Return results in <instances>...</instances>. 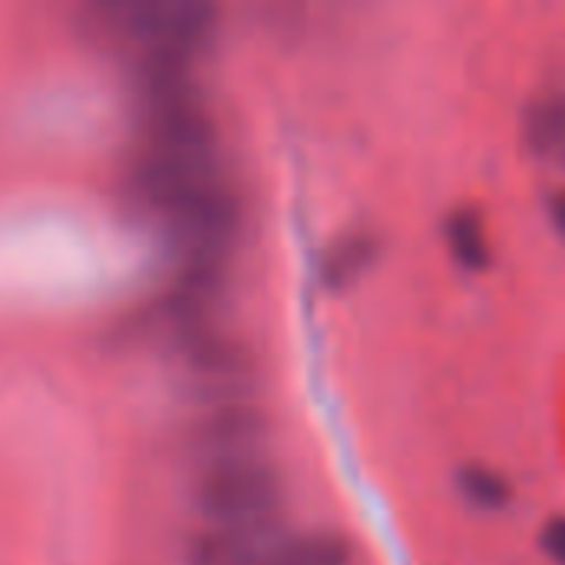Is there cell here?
Listing matches in <instances>:
<instances>
[{
    "label": "cell",
    "mask_w": 565,
    "mask_h": 565,
    "mask_svg": "<svg viewBox=\"0 0 565 565\" xmlns=\"http://www.w3.org/2000/svg\"><path fill=\"white\" fill-rule=\"evenodd\" d=\"M122 192L172 238L179 252H222L232 255L245 222L248 202L238 182L225 172L222 156L185 159L136 149Z\"/></svg>",
    "instance_id": "cell-1"
},
{
    "label": "cell",
    "mask_w": 565,
    "mask_h": 565,
    "mask_svg": "<svg viewBox=\"0 0 565 565\" xmlns=\"http://www.w3.org/2000/svg\"><path fill=\"white\" fill-rule=\"evenodd\" d=\"M285 473L265 454L199 463L189 483V503L199 523L212 526H252L285 520Z\"/></svg>",
    "instance_id": "cell-2"
},
{
    "label": "cell",
    "mask_w": 565,
    "mask_h": 565,
    "mask_svg": "<svg viewBox=\"0 0 565 565\" xmlns=\"http://www.w3.org/2000/svg\"><path fill=\"white\" fill-rule=\"evenodd\" d=\"M99 26L119 36L132 56L199 60L212 43L222 10L209 0H116L93 7Z\"/></svg>",
    "instance_id": "cell-3"
},
{
    "label": "cell",
    "mask_w": 565,
    "mask_h": 565,
    "mask_svg": "<svg viewBox=\"0 0 565 565\" xmlns=\"http://www.w3.org/2000/svg\"><path fill=\"white\" fill-rule=\"evenodd\" d=\"M169 341L185 371L205 387V401L252 397L258 377V354L222 321L195 324Z\"/></svg>",
    "instance_id": "cell-4"
},
{
    "label": "cell",
    "mask_w": 565,
    "mask_h": 565,
    "mask_svg": "<svg viewBox=\"0 0 565 565\" xmlns=\"http://www.w3.org/2000/svg\"><path fill=\"white\" fill-rule=\"evenodd\" d=\"M275 437V417L255 397L205 401L202 411L185 424V450L199 463L265 454V444Z\"/></svg>",
    "instance_id": "cell-5"
},
{
    "label": "cell",
    "mask_w": 565,
    "mask_h": 565,
    "mask_svg": "<svg viewBox=\"0 0 565 565\" xmlns=\"http://www.w3.org/2000/svg\"><path fill=\"white\" fill-rule=\"evenodd\" d=\"M381 258V235L371 228H348L334 235L318 258V281L324 291H348Z\"/></svg>",
    "instance_id": "cell-6"
},
{
    "label": "cell",
    "mask_w": 565,
    "mask_h": 565,
    "mask_svg": "<svg viewBox=\"0 0 565 565\" xmlns=\"http://www.w3.org/2000/svg\"><path fill=\"white\" fill-rule=\"evenodd\" d=\"M444 242L450 258L463 268V271H487L493 262V248H490V235H487V222L473 205H457L447 218H444Z\"/></svg>",
    "instance_id": "cell-7"
},
{
    "label": "cell",
    "mask_w": 565,
    "mask_h": 565,
    "mask_svg": "<svg viewBox=\"0 0 565 565\" xmlns=\"http://www.w3.org/2000/svg\"><path fill=\"white\" fill-rule=\"evenodd\" d=\"M523 139L536 156H553L565 149V93H543L526 106Z\"/></svg>",
    "instance_id": "cell-8"
},
{
    "label": "cell",
    "mask_w": 565,
    "mask_h": 565,
    "mask_svg": "<svg viewBox=\"0 0 565 565\" xmlns=\"http://www.w3.org/2000/svg\"><path fill=\"white\" fill-rule=\"evenodd\" d=\"M457 487H460V493L467 497V503H470V507L487 510V513L507 510V507H510V500H513V487H510V480H507L500 470L487 467V463H467V467H460V473H457Z\"/></svg>",
    "instance_id": "cell-9"
},
{
    "label": "cell",
    "mask_w": 565,
    "mask_h": 565,
    "mask_svg": "<svg viewBox=\"0 0 565 565\" xmlns=\"http://www.w3.org/2000/svg\"><path fill=\"white\" fill-rule=\"evenodd\" d=\"M540 546L550 563L565 565V516H550L540 530Z\"/></svg>",
    "instance_id": "cell-10"
},
{
    "label": "cell",
    "mask_w": 565,
    "mask_h": 565,
    "mask_svg": "<svg viewBox=\"0 0 565 565\" xmlns=\"http://www.w3.org/2000/svg\"><path fill=\"white\" fill-rule=\"evenodd\" d=\"M550 218H553V225L565 235V189L550 199Z\"/></svg>",
    "instance_id": "cell-11"
}]
</instances>
